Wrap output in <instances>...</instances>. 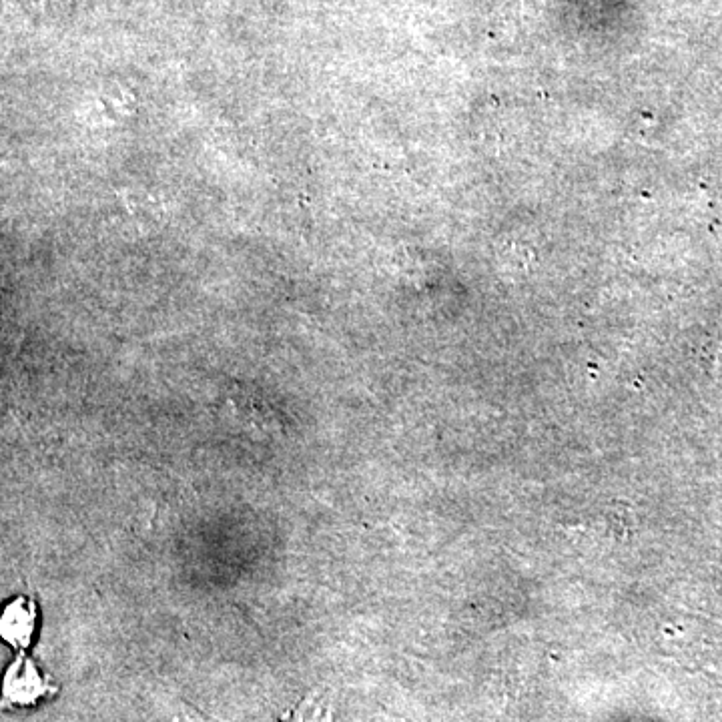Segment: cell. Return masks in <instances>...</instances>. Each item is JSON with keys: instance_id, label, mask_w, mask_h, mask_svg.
Masks as SVG:
<instances>
[{"instance_id": "cell-4", "label": "cell", "mask_w": 722, "mask_h": 722, "mask_svg": "<svg viewBox=\"0 0 722 722\" xmlns=\"http://www.w3.org/2000/svg\"><path fill=\"white\" fill-rule=\"evenodd\" d=\"M317 720H319V704H317L315 696H311L309 700H305L299 706V710L291 722H317Z\"/></svg>"}, {"instance_id": "cell-1", "label": "cell", "mask_w": 722, "mask_h": 722, "mask_svg": "<svg viewBox=\"0 0 722 722\" xmlns=\"http://www.w3.org/2000/svg\"><path fill=\"white\" fill-rule=\"evenodd\" d=\"M7 690L11 692L13 698H19L23 702L39 696V680L35 668L29 664L15 666L7 680Z\"/></svg>"}, {"instance_id": "cell-2", "label": "cell", "mask_w": 722, "mask_h": 722, "mask_svg": "<svg viewBox=\"0 0 722 722\" xmlns=\"http://www.w3.org/2000/svg\"><path fill=\"white\" fill-rule=\"evenodd\" d=\"M161 722H213L203 712L195 710L187 702H169L163 708Z\"/></svg>"}, {"instance_id": "cell-3", "label": "cell", "mask_w": 722, "mask_h": 722, "mask_svg": "<svg viewBox=\"0 0 722 722\" xmlns=\"http://www.w3.org/2000/svg\"><path fill=\"white\" fill-rule=\"evenodd\" d=\"M31 632V614H25L23 610L17 612H9L5 618V636L11 642H25L29 638ZM27 644V642H25Z\"/></svg>"}]
</instances>
